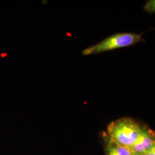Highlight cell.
<instances>
[{
	"label": "cell",
	"mask_w": 155,
	"mask_h": 155,
	"mask_svg": "<svg viewBox=\"0 0 155 155\" xmlns=\"http://www.w3.org/2000/svg\"><path fill=\"white\" fill-rule=\"evenodd\" d=\"M145 155H155V142Z\"/></svg>",
	"instance_id": "6"
},
{
	"label": "cell",
	"mask_w": 155,
	"mask_h": 155,
	"mask_svg": "<svg viewBox=\"0 0 155 155\" xmlns=\"http://www.w3.org/2000/svg\"><path fill=\"white\" fill-rule=\"evenodd\" d=\"M106 155H132L129 148L118 144L110 138L106 132L102 134Z\"/></svg>",
	"instance_id": "4"
},
{
	"label": "cell",
	"mask_w": 155,
	"mask_h": 155,
	"mask_svg": "<svg viewBox=\"0 0 155 155\" xmlns=\"http://www.w3.org/2000/svg\"><path fill=\"white\" fill-rule=\"evenodd\" d=\"M132 155H136V154H133Z\"/></svg>",
	"instance_id": "7"
},
{
	"label": "cell",
	"mask_w": 155,
	"mask_h": 155,
	"mask_svg": "<svg viewBox=\"0 0 155 155\" xmlns=\"http://www.w3.org/2000/svg\"><path fill=\"white\" fill-rule=\"evenodd\" d=\"M155 142V132L143 126L139 139L129 149L133 154L145 155Z\"/></svg>",
	"instance_id": "3"
},
{
	"label": "cell",
	"mask_w": 155,
	"mask_h": 155,
	"mask_svg": "<svg viewBox=\"0 0 155 155\" xmlns=\"http://www.w3.org/2000/svg\"><path fill=\"white\" fill-rule=\"evenodd\" d=\"M144 10L150 13H155V0L147 1L144 6Z\"/></svg>",
	"instance_id": "5"
},
{
	"label": "cell",
	"mask_w": 155,
	"mask_h": 155,
	"mask_svg": "<svg viewBox=\"0 0 155 155\" xmlns=\"http://www.w3.org/2000/svg\"><path fill=\"white\" fill-rule=\"evenodd\" d=\"M143 127L130 118H122L110 123L106 133L118 144L129 148L139 139Z\"/></svg>",
	"instance_id": "1"
},
{
	"label": "cell",
	"mask_w": 155,
	"mask_h": 155,
	"mask_svg": "<svg viewBox=\"0 0 155 155\" xmlns=\"http://www.w3.org/2000/svg\"><path fill=\"white\" fill-rule=\"evenodd\" d=\"M143 41L141 34L118 33L112 35L102 41L88 47L82 51L84 55L99 54L130 46Z\"/></svg>",
	"instance_id": "2"
}]
</instances>
